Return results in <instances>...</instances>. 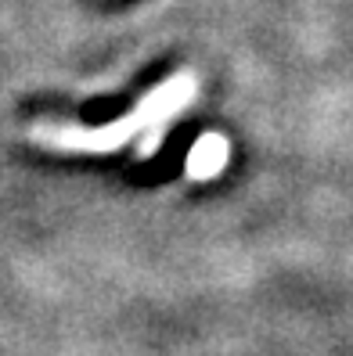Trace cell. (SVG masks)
<instances>
[{
  "mask_svg": "<svg viewBox=\"0 0 353 356\" xmlns=\"http://www.w3.org/2000/svg\"><path fill=\"white\" fill-rule=\"evenodd\" d=\"M130 108V97H112V101H91L83 104V122H91V127H105V122L119 119L123 112Z\"/></svg>",
  "mask_w": 353,
  "mask_h": 356,
  "instance_id": "cell-1",
  "label": "cell"
},
{
  "mask_svg": "<svg viewBox=\"0 0 353 356\" xmlns=\"http://www.w3.org/2000/svg\"><path fill=\"white\" fill-rule=\"evenodd\" d=\"M220 159H223V140L205 137V140H198V148H195V165H191V170L198 177L202 173H213V162L220 165Z\"/></svg>",
  "mask_w": 353,
  "mask_h": 356,
  "instance_id": "cell-2",
  "label": "cell"
}]
</instances>
